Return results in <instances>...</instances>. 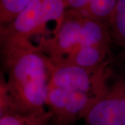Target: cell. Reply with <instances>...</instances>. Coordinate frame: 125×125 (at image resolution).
<instances>
[{"label":"cell","instance_id":"1","mask_svg":"<svg viewBox=\"0 0 125 125\" xmlns=\"http://www.w3.org/2000/svg\"><path fill=\"white\" fill-rule=\"evenodd\" d=\"M1 53L7 79L1 74L0 115L46 111L51 58L32 42L1 46Z\"/></svg>","mask_w":125,"mask_h":125},{"label":"cell","instance_id":"2","mask_svg":"<svg viewBox=\"0 0 125 125\" xmlns=\"http://www.w3.org/2000/svg\"><path fill=\"white\" fill-rule=\"evenodd\" d=\"M114 61L111 59L94 68L54 65L47 97L52 120L73 125L83 119L107 91Z\"/></svg>","mask_w":125,"mask_h":125},{"label":"cell","instance_id":"3","mask_svg":"<svg viewBox=\"0 0 125 125\" xmlns=\"http://www.w3.org/2000/svg\"><path fill=\"white\" fill-rule=\"evenodd\" d=\"M38 45L56 65L68 54L84 46L112 49L113 40L108 22L67 10L59 28L52 36L42 38Z\"/></svg>","mask_w":125,"mask_h":125},{"label":"cell","instance_id":"4","mask_svg":"<svg viewBox=\"0 0 125 125\" xmlns=\"http://www.w3.org/2000/svg\"><path fill=\"white\" fill-rule=\"evenodd\" d=\"M115 65L107 91L83 118L85 125H125V64Z\"/></svg>","mask_w":125,"mask_h":125},{"label":"cell","instance_id":"5","mask_svg":"<svg viewBox=\"0 0 125 125\" xmlns=\"http://www.w3.org/2000/svg\"><path fill=\"white\" fill-rule=\"evenodd\" d=\"M47 27L42 0H31L11 22L0 27L1 46L32 42L33 36L44 34Z\"/></svg>","mask_w":125,"mask_h":125},{"label":"cell","instance_id":"6","mask_svg":"<svg viewBox=\"0 0 125 125\" xmlns=\"http://www.w3.org/2000/svg\"><path fill=\"white\" fill-rule=\"evenodd\" d=\"M67 10L86 18L108 22L118 0H65Z\"/></svg>","mask_w":125,"mask_h":125},{"label":"cell","instance_id":"7","mask_svg":"<svg viewBox=\"0 0 125 125\" xmlns=\"http://www.w3.org/2000/svg\"><path fill=\"white\" fill-rule=\"evenodd\" d=\"M111 31L113 45L118 49L115 56L117 64H125V0H118L108 22Z\"/></svg>","mask_w":125,"mask_h":125},{"label":"cell","instance_id":"8","mask_svg":"<svg viewBox=\"0 0 125 125\" xmlns=\"http://www.w3.org/2000/svg\"><path fill=\"white\" fill-rule=\"evenodd\" d=\"M52 118L49 111L29 114L5 113L0 115V125H49Z\"/></svg>","mask_w":125,"mask_h":125},{"label":"cell","instance_id":"9","mask_svg":"<svg viewBox=\"0 0 125 125\" xmlns=\"http://www.w3.org/2000/svg\"><path fill=\"white\" fill-rule=\"evenodd\" d=\"M31 0H0V27L13 20Z\"/></svg>","mask_w":125,"mask_h":125},{"label":"cell","instance_id":"10","mask_svg":"<svg viewBox=\"0 0 125 125\" xmlns=\"http://www.w3.org/2000/svg\"><path fill=\"white\" fill-rule=\"evenodd\" d=\"M49 125H62V124H59V123H57L56 122H54V121H51Z\"/></svg>","mask_w":125,"mask_h":125}]
</instances>
